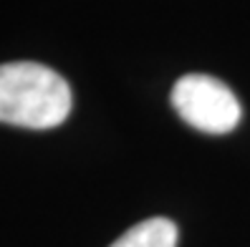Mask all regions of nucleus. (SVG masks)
Wrapping results in <instances>:
<instances>
[{
	"label": "nucleus",
	"mask_w": 250,
	"mask_h": 247,
	"mask_svg": "<svg viewBox=\"0 0 250 247\" xmlns=\"http://www.w3.org/2000/svg\"><path fill=\"white\" fill-rule=\"evenodd\" d=\"M111 247H177V225L165 217H152L126 229Z\"/></svg>",
	"instance_id": "7ed1b4c3"
},
{
	"label": "nucleus",
	"mask_w": 250,
	"mask_h": 247,
	"mask_svg": "<svg viewBox=\"0 0 250 247\" xmlns=\"http://www.w3.org/2000/svg\"><path fill=\"white\" fill-rule=\"evenodd\" d=\"M71 89L53 68L33 61L0 63V121L23 129L61 126L71 114Z\"/></svg>",
	"instance_id": "f257e3e1"
},
{
	"label": "nucleus",
	"mask_w": 250,
	"mask_h": 247,
	"mask_svg": "<svg viewBox=\"0 0 250 247\" xmlns=\"http://www.w3.org/2000/svg\"><path fill=\"white\" fill-rule=\"evenodd\" d=\"M172 106L180 119L205 134H228L240 124V101L230 86L208 74H187L172 89Z\"/></svg>",
	"instance_id": "f03ea898"
}]
</instances>
